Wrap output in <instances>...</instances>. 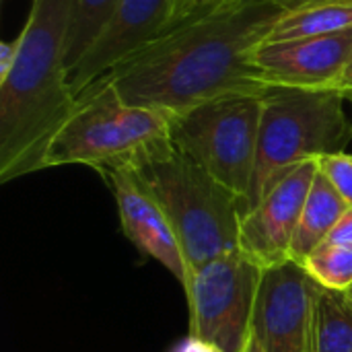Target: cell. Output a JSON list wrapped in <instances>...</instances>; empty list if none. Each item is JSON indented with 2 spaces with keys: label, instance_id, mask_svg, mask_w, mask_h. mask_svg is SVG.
<instances>
[{
  "label": "cell",
  "instance_id": "cell-1",
  "mask_svg": "<svg viewBox=\"0 0 352 352\" xmlns=\"http://www.w3.org/2000/svg\"><path fill=\"white\" fill-rule=\"evenodd\" d=\"M283 14L274 0H210L107 78L126 103L171 116L231 93L264 95L252 56Z\"/></svg>",
  "mask_w": 352,
  "mask_h": 352
},
{
  "label": "cell",
  "instance_id": "cell-2",
  "mask_svg": "<svg viewBox=\"0 0 352 352\" xmlns=\"http://www.w3.org/2000/svg\"><path fill=\"white\" fill-rule=\"evenodd\" d=\"M72 0H33L16 58L0 80V182L45 169V155L76 109L66 33Z\"/></svg>",
  "mask_w": 352,
  "mask_h": 352
},
{
  "label": "cell",
  "instance_id": "cell-3",
  "mask_svg": "<svg viewBox=\"0 0 352 352\" xmlns=\"http://www.w3.org/2000/svg\"><path fill=\"white\" fill-rule=\"evenodd\" d=\"M130 171L165 212L186 260L188 278L204 264L239 250L241 219L248 214L245 200L219 184L173 142Z\"/></svg>",
  "mask_w": 352,
  "mask_h": 352
},
{
  "label": "cell",
  "instance_id": "cell-4",
  "mask_svg": "<svg viewBox=\"0 0 352 352\" xmlns=\"http://www.w3.org/2000/svg\"><path fill=\"white\" fill-rule=\"evenodd\" d=\"M173 116L126 103L105 76L89 87L47 148L45 169L87 165L95 171H130L173 142Z\"/></svg>",
  "mask_w": 352,
  "mask_h": 352
},
{
  "label": "cell",
  "instance_id": "cell-5",
  "mask_svg": "<svg viewBox=\"0 0 352 352\" xmlns=\"http://www.w3.org/2000/svg\"><path fill=\"white\" fill-rule=\"evenodd\" d=\"M346 93L340 89H299L270 85L262 99L258 157L248 212L293 167L326 155L346 153L352 126Z\"/></svg>",
  "mask_w": 352,
  "mask_h": 352
},
{
  "label": "cell",
  "instance_id": "cell-6",
  "mask_svg": "<svg viewBox=\"0 0 352 352\" xmlns=\"http://www.w3.org/2000/svg\"><path fill=\"white\" fill-rule=\"evenodd\" d=\"M262 99L231 93L173 116V144L245 204L258 157Z\"/></svg>",
  "mask_w": 352,
  "mask_h": 352
},
{
  "label": "cell",
  "instance_id": "cell-7",
  "mask_svg": "<svg viewBox=\"0 0 352 352\" xmlns=\"http://www.w3.org/2000/svg\"><path fill=\"white\" fill-rule=\"evenodd\" d=\"M262 268L243 252L225 254L192 272L184 285L190 309V338L221 352H245Z\"/></svg>",
  "mask_w": 352,
  "mask_h": 352
},
{
  "label": "cell",
  "instance_id": "cell-8",
  "mask_svg": "<svg viewBox=\"0 0 352 352\" xmlns=\"http://www.w3.org/2000/svg\"><path fill=\"white\" fill-rule=\"evenodd\" d=\"M322 287L287 260L262 270L252 336L266 352L316 351V309Z\"/></svg>",
  "mask_w": 352,
  "mask_h": 352
},
{
  "label": "cell",
  "instance_id": "cell-9",
  "mask_svg": "<svg viewBox=\"0 0 352 352\" xmlns=\"http://www.w3.org/2000/svg\"><path fill=\"white\" fill-rule=\"evenodd\" d=\"M177 23V0H120L95 41L68 72L76 99Z\"/></svg>",
  "mask_w": 352,
  "mask_h": 352
},
{
  "label": "cell",
  "instance_id": "cell-10",
  "mask_svg": "<svg viewBox=\"0 0 352 352\" xmlns=\"http://www.w3.org/2000/svg\"><path fill=\"white\" fill-rule=\"evenodd\" d=\"M318 171V159L293 167L241 219L239 252L262 270L291 260V243Z\"/></svg>",
  "mask_w": 352,
  "mask_h": 352
},
{
  "label": "cell",
  "instance_id": "cell-11",
  "mask_svg": "<svg viewBox=\"0 0 352 352\" xmlns=\"http://www.w3.org/2000/svg\"><path fill=\"white\" fill-rule=\"evenodd\" d=\"M352 54V31L266 41L256 47L252 62L266 85L299 89H338Z\"/></svg>",
  "mask_w": 352,
  "mask_h": 352
},
{
  "label": "cell",
  "instance_id": "cell-12",
  "mask_svg": "<svg viewBox=\"0 0 352 352\" xmlns=\"http://www.w3.org/2000/svg\"><path fill=\"white\" fill-rule=\"evenodd\" d=\"M103 179L116 198L126 237L144 256L165 266L184 287L188 280L186 260L161 206L132 171H109L103 173Z\"/></svg>",
  "mask_w": 352,
  "mask_h": 352
},
{
  "label": "cell",
  "instance_id": "cell-13",
  "mask_svg": "<svg viewBox=\"0 0 352 352\" xmlns=\"http://www.w3.org/2000/svg\"><path fill=\"white\" fill-rule=\"evenodd\" d=\"M349 208L351 206L344 202V198L338 194L332 182L322 171H318L309 188V194H307V200H305V206H303V212H301V219H299V225L291 243L289 258L301 264L314 250L326 243L328 235L334 231V227L338 225V221L344 217Z\"/></svg>",
  "mask_w": 352,
  "mask_h": 352
},
{
  "label": "cell",
  "instance_id": "cell-14",
  "mask_svg": "<svg viewBox=\"0 0 352 352\" xmlns=\"http://www.w3.org/2000/svg\"><path fill=\"white\" fill-rule=\"evenodd\" d=\"M352 31V0H314L285 10L268 41L322 37Z\"/></svg>",
  "mask_w": 352,
  "mask_h": 352
},
{
  "label": "cell",
  "instance_id": "cell-15",
  "mask_svg": "<svg viewBox=\"0 0 352 352\" xmlns=\"http://www.w3.org/2000/svg\"><path fill=\"white\" fill-rule=\"evenodd\" d=\"M316 351L352 352V303L344 293L320 291L316 309Z\"/></svg>",
  "mask_w": 352,
  "mask_h": 352
},
{
  "label": "cell",
  "instance_id": "cell-16",
  "mask_svg": "<svg viewBox=\"0 0 352 352\" xmlns=\"http://www.w3.org/2000/svg\"><path fill=\"white\" fill-rule=\"evenodd\" d=\"M120 0H72L70 25L66 33V66H76L89 45L95 41L103 25L109 21Z\"/></svg>",
  "mask_w": 352,
  "mask_h": 352
},
{
  "label": "cell",
  "instance_id": "cell-17",
  "mask_svg": "<svg viewBox=\"0 0 352 352\" xmlns=\"http://www.w3.org/2000/svg\"><path fill=\"white\" fill-rule=\"evenodd\" d=\"M301 266L326 291L349 293L352 289V248L338 243H322Z\"/></svg>",
  "mask_w": 352,
  "mask_h": 352
},
{
  "label": "cell",
  "instance_id": "cell-18",
  "mask_svg": "<svg viewBox=\"0 0 352 352\" xmlns=\"http://www.w3.org/2000/svg\"><path fill=\"white\" fill-rule=\"evenodd\" d=\"M318 163H320V171L332 182V186L352 208V155L349 153L326 155L318 159Z\"/></svg>",
  "mask_w": 352,
  "mask_h": 352
},
{
  "label": "cell",
  "instance_id": "cell-19",
  "mask_svg": "<svg viewBox=\"0 0 352 352\" xmlns=\"http://www.w3.org/2000/svg\"><path fill=\"white\" fill-rule=\"evenodd\" d=\"M326 243H338V245H351L352 248V208L344 212V217L338 221L334 231L328 235Z\"/></svg>",
  "mask_w": 352,
  "mask_h": 352
},
{
  "label": "cell",
  "instance_id": "cell-20",
  "mask_svg": "<svg viewBox=\"0 0 352 352\" xmlns=\"http://www.w3.org/2000/svg\"><path fill=\"white\" fill-rule=\"evenodd\" d=\"M16 39L12 41H2L0 43V80L8 74V70L12 68L14 64V58H16Z\"/></svg>",
  "mask_w": 352,
  "mask_h": 352
},
{
  "label": "cell",
  "instance_id": "cell-21",
  "mask_svg": "<svg viewBox=\"0 0 352 352\" xmlns=\"http://www.w3.org/2000/svg\"><path fill=\"white\" fill-rule=\"evenodd\" d=\"M206 2H210V0H177V23L182 19H186L188 14H192L194 10H198Z\"/></svg>",
  "mask_w": 352,
  "mask_h": 352
},
{
  "label": "cell",
  "instance_id": "cell-22",
  "mask_svg": "<svg viewBox=\"0 0 352 352\" xmlns=\"http://www.w3.org/2000/svg\"><path fill=\"white\" fill-rule=\"evenodd\" d=\"M177 352H221V351H219V349H214V346H210V344H204V342L194 340V338H190V336H188V340L184 342V346H182Z\"/></svg>",
  "mask_w": 352,
  "mask_h": 352
},
{
  "label": "cell",
  "instance_id": "cell-23",
  "mask_svg": "<svg viewBox=\"0 0 352 352\" xmlns=\"http://www.w3.org/2000/svg\"><path fill=\"white\" fill-rule=\"evenodd\" d=\"M338 89L344 91V93H352V54L346 62V68L340 76V82H338Z\"/></svg>",
  "mask_w": 352,
  "mask_h": 352
},
{
  "label": "cell",
  "instance_id": "cell-24",
  "mask_svg": "<svg viewBox=\"0 0 352 352\" xmlns=\"http://www.w3.org/2000/svg\"><path fill=\"white\" fill-rule=\"evenodd\" d=\"M283 10H293V8H299L307 2H314V0H274Z\"/></svg>",
  "mask_w": 352,
  "mask_h": 352
},
{
  "label": "cell",
  "instance_id": "cell-25",
  "mask_svg": "<svg viewBox=\"0 0 352 352\" xmlns=\"http://www.w3.org/2000/svg\"><path fill=\"white\" fill-rule=\"evenodd\" d=\"M245 352H266L264 349H262V344L252 336V340H250V344H248V349H245Z\"/></svg>",
  "mask_w": 352,
  "mask_h": 352
},
{
  "label": "cell",
  "instance_id": "cell-26",
  "mask_svg": "<svg viewBox=\"0 0 352 352\" xmlns=\"http://www.w3.org/2000/svg\"><path fill=\"white\" fill-rule=\"evenodd\" d=\"M344 295H346V299H349V301H351V303H352V289H351V291H349V293H344Z\"/></svg>",
  "mask_w": 352,
  "mask_h": 352
},
{
  "label": "cell",
  "instance_id": "cell-27",
  "mask_svg": "<svg viewBox=\"0 0 352 352\" xmlns=\"http://www.w3.org/2000/svg\"><path fill=\"white\" fill-rule=\"evenodd\" d=\"M346 99H349V101L352 103V93H346Z\"/></svg>",
  "mask_w": 352,
  "mask_h": 352
}]
</instances>
